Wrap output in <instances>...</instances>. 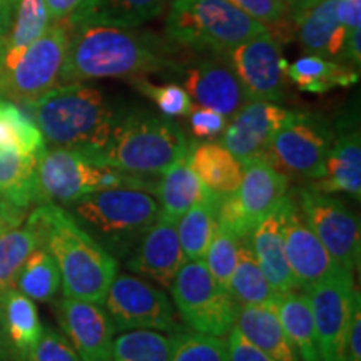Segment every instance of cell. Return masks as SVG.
<instances>
[{
	"label": "cell",
	"instance_id": "obj_1",
	"mask_svg": "<svg viewBox=\"0 0 361 361\" xmlns=\"http://www.w3.org/2000/svg\"><path fill=\"white\" fill-rule=\"evenodd\" d=\"M64 24V22H62ZM67 27V52L59 84L106 78H137L178 71L169 40L139 27L75 22Z\"/></svg>",
	"mask_w": 361,
	"mask_h": 361
},
{
	"label": "cell",
	"instance_id": "obj_2",
	"mask_svg": "<svg viewBox=\"0 0 361 361\" xmlns=\"http://www.w3.org/2000/svg\"><path fill=\"white\" fill-rule=\"evenodd\" d=\"M32 214L42 229V245L61 271L64 296L102 305L117 276V259L80 228L66 207L44 202L34 207Z\"/></svg>",
	"mask_w": 361,
	"mask_h": 361
},
{
	"label": "cell",
	"instance_id": "obj_3",
	"mask_svg": "<svg viewBox=\"0 0 361 361\" xmlns=\"http://www.w3.org/2000/svg\"><path fill=\"white\" fill-rule=\"evenodd\" d=\"M42 133L45 144L97 151L106 144L121 111L101 89L84 82L59 84L22 104Z\"/></svg>",
	"mask_w": 361,
	"mask_h": 361
},
{
	"label": "cell",
	"instance_id": "obj_4",
	"mask_svg": "<svg viewBox=\"0 0 361 361\" xmlns=\"http://www.w3.org/2000/svg\"><path fill=\"white\" fill-rule=\"evenodd\" d=\"M188 149L186 134L173 117L147 111H121L106 144L89 152L114 169L159 178Z\"/></svg>",
	"mask_w": 361,
	"mask_h": 361
},
{
	"label": "cell",
	"instance_id": "obj_5",
	"mask_svg": "<svg viewBox=\"0 0 361 361\" xmlns=\"http://www.w3.org/2000/svg\"><path fill=\"white\" fill-rule=\"evenodd\" d=\"M72 218L111 256L126 259L144 231L157 219L159 202L151 192L109 188L66 206Z\"/></svg>",
	"mask_w": 361,
	"mask_h": 361
},
{
	"label": "cell",
	"instance_id": "obj_6",
	"mask_svg": "<svg viewBox=\"0 0 361 361\" xmlns=\"http://www.w3.org/2000/svg\"><path fill=\"white\" fill-rule=\"evenodd\" d=\"M40 204L54 202L62 207L90 192L109 188H134L154 192L157 179L144 178L102 164L85 149L45 147L37 161Z\"/></svg>",
	"mask_w": 361,
	"mask_h": 361
},
{
	"label": "cell",
	"instance_id": "obj_7",
	"mask_svg": "<svg viewBox=\"0 0 361 361\" xmlns=\"http://www.w3.org/2000/svg\"><path fill=\"white\" fill-rule=\"evenodd\" d=\"M266 30L228 0H174L166 19L171 44L211 54H224Z\"/></svg>",
	"mask_w": 361,
	"mask_h": 361
},
{
	"label": "cell",
	"instance_id": "obj_8",
	"mask_svg": "<svg viewBox=\"0 0 361 361\" xmlns=\"http://www.w3.org/2000/svg\"><path fill=\"white\" fill-rule=\"evenodd\" d=\"M169 290L176 313L192 331L224 338L236 323V301L211 276L204 259L184 261Z\"/></svg>",
	"mask_w": 361,
	"mask_h": 361
},
{
	"label": "cell",
	"instance_id": "obj_9",
	"mask_svg": "<svg viewBox=\"0 0 361 361\" xmlns=\"http://www.w3.org/2000/svg\"><path fill=\"white\" fill-rule=\"evenodd\" d=\"M333 128L324 117L290 111L271 139L264 157L288 178L319 180L326 171Z\"/></svg>",
	"mask_w": 361,
	"mask_h": 361
},
{
	"label": "cell",
	"instance_id": "obj_10",
	"mask_svg": "<svg viewBox=\"0 0 361 361\" xmlns=\"http://www.w3.org/2000/svg\"><path fill=\"white\" fill-rule=\"evenodd\" d=\"M104 310L111 316L116 331L154 329L174 335L186 328L162 288L135 274H119L111 283L104 298Z\"/></svg>",
	"mask_w": 361,
	"mask_h": 361
},
{
	"label": "cell",
	"instance_id": "obj_11",
	"mask_svg": "<svg viewBox=\"0 0 361 361\" xmlns=\"http://www.w3.org/2000/svg\"><path fill=\"white\" fill-rule=\"evenodd\" d=\"M301 214L322 245L341 268H360L361 231L360 219L340 197L323 192L308 184L293 189Z\"/></svg>",
	"mask_w": 361,
	"mask_h": 361
},
{
	"label": "cell",
	"instance_id": "obj_12",
	"mask_svg": "<svg viewBox=\"0 0 361 361\" xmlns=\"http://www.w3.org/2000/svg\"><path fill=\"white\" fill-rule=\"evenodd\" d=\"M288 191L290 178L264 156L243 162L241 183L221 200L218 221L239 239L247 238Z\"/></svg>",
	"mask_w": 361,
	"mask_h": 361
},
{
	"label": "cell",
	"instance_id": "obj_13",
	"mask_svg": "<svg viewBox=\"0 0 361 361\" xmlns=\"http://www.w3.org/2000/svg\"><path fill=\"white\" fill-rule=\"evenodd\" d=\"M67 27L52 22L40 37L0 75V97L27 104L59 85L67 52Z\"/></svg>",
	"mask_w": 361,
	"mask_h": 361
},
{
	"label": "cell",
	"instance_id": "obj_14",
	"mask_svg": "<svg viewBox=\"0 0 361 361\" xmlns=\"http://www.w3.org/2000/svg\"><path fill=\"white\" fill-rule=\"evenodd\" d=\"M313 314L322 361H341L343 341L358 288L353 271L338 268L322 281L301 290Z\"/></svg>",
	"mask_w": 361,
	"mask_h": 361
},
{
	"label": "cell",
	"instance_id": "obj_15",
	"mask_svg": "<svg viewBox=\"0 0 361 361\" xmlns=\"http://www.w3.org/2000/svg\"><path fill=\"white\" fill-rule=\"evenodd\" d=\"M250 101L281 102L288 92V62L276 34L261 32L226 51Z\"/></svg>",
	"mask_w": 361,
	"mask_h": 361
},
{
	"label": "cell",
	"instance_id": "obj_16",
	"mask_svg": "<svg viewBox=\"0 0 361 361\" xmlns=\"http://www.w3.org/2000/svg\"><path fill=\"white\" fill-rule=\"evenodd\" d=\"M57 322L80 361H109L116 328L102 305L61 298L54 305Z\"/></svg>",
	"mask_w": 361,
	"mask_h": 361
},
{
	"label": "cell",
	"instance_id": "obj_17",
	"mask_svg": "<svg viewBox=\"0 0 361 361\" xmlns=\"http://www.w3.org/2000/svg\"><path fill=\"white\" fill-rule=\"evenodd\" d=\"M283 233L284 251L300 291L341 268L305 221L291 191L286 194Z\"/></svg>",
	"mask_w": 361,
	"mask_h": 361
},
{
	"label": "cell",
	"instance_id": "obj_18",
	"mask_svg": "<svg viewBox=\"0 0 361 361\" xmlns=\"http://www.w3.org/2000/svg\"><path fill=\"white\" fill-rule=\"evenodd\" d=\"M184 89L197 107L219 112L228 121L250 102L226 54H213L189 67Z\"/></svg>",
	"mask_w": 361,
	"mask_h": 361
},
{
	"label": "cell",
	"instance_id": "obj_19",
	"mask_svg": "<svg viewBox=\"0 0 361 361\" xmlns=\"http://www.w3.org/2000/svg\"><path fill=\"white\" fill-rule=\"evenodd\" d=\"M184 261L186 258L180 247L176 224L157 218L124 259V266L135 276L156 283V286L162 290H169Z\"/></svg>",
	"mask_w": 361,
	"mask_h": 361
},
{
	"label": "cell",
	"instance_id": "obj_20",
	"mask_svg": "<svg viewBox=\"0 0 361 361\" xmlns=\"http://www.w3.org/2000/svg\"><path fill=\"white\" fill-rule=\"evenodd\" d=\"M290 109L271 101H250L229 119L221 144L236 159L246 162L264 156L271 139L284 123Z\"/></svg>",
	"mask_w": 361,
	"mask_h": 361
},
{
	"label": "cell",
	"instance_id": "obj_21",
	"mask_svg": "<svg viewBox=\"0 0 361 361\" xmlns=\"http://www.w3.org/2000/svg\"><path fill=\"white\" fill-rule=\"evenodd\" d=\"M310 184L323 192H343L361 200V134L353 117L341 119L333 129L326 171L322 179Z\"/></svg>",
	"mask_w": 361,
	"mask_h": 361
},
{
	"label": "cell",
	"instance_id": "obj_22",
	"mask_svg": "<svg viewBox=\"0 0 361 361\" xmlns=\"http://www.w3.org/2000/svg\"><path fill=\"white\" fill-rule=\"evenodd\" d=\"M288 194V192H286ZM286 194L278 202L259 224L250 234L251 247L255 251L261 271L268 279L274 291L286 293L298 290L296 279L293 276L290 263H288L286 251H284V206H286Z\"/></svg>",
	"mask_w": 361,
	"mask_h": 361
},
{
	"label": "cell",
	"instance_id": "obj_23",
	"mask_svg": "<svg viewBox=\"0 0 361 361\" xmlns=\"http://www.w3.org/2000/svg\"><path fill=\"white\" fill-rule=\"evenodd\" d=\"M42 329L35 301L16 288L0 291V335L8 361L29 360Z\"/></svg>",
	"mask_w": 361,
	"mask_h": 361
},
{
	"label": "cell",
	"instance_id": "obj_24",
	"mask_svg": "<svg viewBox=\"0 0 361 361\" xmlns=\"http://www.w3.org/2000/svg\"><path fill=\"white\" fill-rule=\"evenodd\" d=\"M305 52L341 62L346 29L338 19L336 0H318L295 19Z\"/></svg>",
	"mask_w": 361,
	"mask_h": 361
},
{
	"label": "cell",
	"instance_id": "obj_25",
	"mask_svg": "<svg viewBox=\"0 0 361 361\" xmlns=\"http://www.w3.org/2000/svg\"><path fill=\"white\" fill-rule=\"evenodd\" d=\"M209 194L213 192L201 183V179L194 173L186 152L157 178L154 191V196L159 202L157 218L178 224V221L183 218L189 207L204 200Z\"/></svg>",
	"mask_w": 361,
	"mask_h": 361
},
{
	"label": "cell",
	"instance_id": "obj_26",
	"mask_svg": "<svg viewBox=\"0 0 361 361\" xmlns=\"http://www.w3.org/2000/svg\"><path fill=\"white\" fill-rule=\"evenodd\" d=\"M243 336L278 361H300L279 319L276 303L268 306H238L236 323Z\"/></svg>",
	"mask_w": 361,
	"mask_h": 361
},
{
	"label": "cell",
	"instance_id": "obj_27",
	"mask_svg": "<svg viewBox=\"0 0 361 361\" xmlns=\"http://www.w3.org/2000/svg\"><path fill=\"white\" fill-rule=\"evenodd\" d=\"M189 164L211 192L224 197L241 183L243 164L221 142L189 144Z\"/></svg>",
	"mask_w": 361,
	"mask_h": 361
},
{
	"label": "cell",
	"instance_id": "obj_28",
	"mask_svg": "<svg viewBox=\"0 0 361 361\" xmlns=\"http://www.w3.org/2000/svg\"><path fill=\"white\" fill-rule=\"evenodd\" d=\"M52 24L44 0H17L0 42V75Z\"/></svg>",
	"mask_w": 361,
	"mask_h": 361
},
{
	"label": "cell",
	"instance_id": "obj_29",
	"mask_svg": "<svg viewBox=\"0 0 361 361\" xmlns=\"http://www.w3.org/2000/svg\"><path fill=\"white\" fill-rule=\"evenodd\" d=\"M168 0H84L64 24L96 22L139 27L164 11Z\"/></svg>",
	"mask_w": 361,
	"mask_h": 361
},
{
	"label": "cell",
	"instance_id": "obj_30",
	"mask_svg": "<svg viewBox=\"0 0 361 361\" xmlns=\"http://www.w3.org/2000/svg\"><path fill=\"white\" fill-rule=\"evenodd\" d=\"M286 75L298 89L311 94H324L336 87H350L360 79L358 69L355 67L311 54L288 64Z\"/></svg>",
	"mask_w": 361,
	"mask_h": 361
},
{
	"label": "cell",
	"instance_id": "obj_31",
	"mask_svg": "<svg viewBox=\"0 0 361 361\" xmlns=\"http://www.w3.org/2000/svg\"><path fill=\"white\" fill-rule=\"evenodd\" d=\"M276 311L300 361H322L313 314L305 293L300 290L279 293Z\"/></svg>",
	"mask_w": 361,
	"mask_h": 361
},
{
	"label": "cell",
	"instance_id": "obj_32",
	"mask_svg": "<svg viewBox=\"0 0 361 361\" xmlns=\"http://www.w3.org/2000/svg\"><path fill=\"white\" fill-rule=\"evenodd\" d=\"M37 161L13 149L0 147V194L24 211L40 204L35 174Z\"/></svg>",
	"mask_w": 361,
	"mask_h": 361
},
{
	"label": "cell",
	"instance_id": "obj_33",
	"mask_svg": "<svg viewBox=\"0 0 361 361\" xmlns=\"http://www.w3.org/2000/svg\"><path fill=\"white\" fill-rule=\"evenodd\" d=\"M229 295L238 306H268L276 303L278 293L271 288L261 271L251 247L250 236L239 239L238 263L229 281Z\"/></svg>",
	"mask_w": 361,
	"mask_h": 361
},
{
	"label": "cell",
	"instance_id": "obj_34",
	"mask_svg": "<svg viewBox=\"0 0 361 361\" xmlns=\"http://www.w3.org/2000/svg\"><path fill=\"white\" fill-rule=\"evenodd\" d=\"M221 200L223 197L218 196V194H209L204 200L189 207L176 224L180 247H183L186 261L202 259L206 256L214 229L218 226Z\"/></svg>",
	"mask_w": 361,
	"mask_h": 361
},
{
	"label": "cell",
	"instance_id": "obj_35",
	"mask_svg": "<svg viewBox=\"0 0 361 361\" xmlns=\"http://www.w3.org/2000/svg\"><path fill=\"white\" fill-rule=\"evenodd\" d=\"M40 245L42 229L32 213L20 224L0 231V291L13 288V281L22 264Z\"/></svg>",
	"mask_w": 361,
	"mask_h": 361
},
{
	"label": "cell",
	"instance_id": "obj_36",
	"mask_svg": "<svg viewBox=\"0 0 361 361\" xmlns=\"http://www.w3.org/2000/svg\"><path fill=\"white\" fill-rule=\"evenodd\" d=\"M61 271L44 245L35 247L17 273L13 288L37 303H52L61 291Z\"/></svg>",
	"mask_w": 361,
	"mask_h": 361
},
{
	"label": "cell",
	"instance_id": "obj_37",
	"mask_svg": "<svg viewBox=\"0 0 361 361\" xmlns=\"http://www.w3.org/2000/svg\"><path fill=\"white\" fill-rule=\"evenodd\" d=\"M171 335L154 329H130L114 340L109 361H169Z\"/></svg>",
	"mask_w": 361,
	"mask_h": 361
},
{
	"label": "cell",
	"instance_id": "obj_38",
	"mask_svg": "<svg viewBox=\"0 0 361 361\" xmlns=\"http://www.w3.org/2000/svg\"><path fill=\"white\" fill-rule=\"evenodd\" d=\"M169 361H231L226 340L189 328L171 335Z\"/></svg>",
	"mask_w": 361,
	"mask_h": 361
},
{
	"label": "cell",
	"instance_id": "obj_39",
	"mask_svg": "<svg viewBox=\"0 0 361 361\" xmlns=\"http://www.w3.org/2000/svg\"><path fill=\"white\" fill-rule=\"evenodd\" d=\"M239 238L231 229H228L218 221L213 239L206 251V266L209 269L211 276L216 279L223 290L229 293V281H231L233 271L238 263Z\"/></svg>",
	"mask_w": 361,
	"mask_h": 361
},
{
	"label": "cell",
	"instance_id": "obj_40",
	"mask_svg": "<svg viewBox=\"0 0 361 361\" xmlns=\"http://www.w3.org/2000/svg\"><path fill=\"white\" fill-rule=\"evenodd\" d=\"M130 84L134 85L142 96H146L149 101L154 102V106L166 117H183L189 116L194 109V104L186 92V89L178 84H164L156 85L151 84L144 75L130 78Z\"/></svg>",
	"mask_w": 361,
	"mask_h": 361
},
{
	"label": "cell",
	"instance_id": "obj_41",
	"mask_svg": "<svg viewBox=\"0 0 361 361\" xmlns=\"http://www.w3.org/2000/svg\"><path fill=\"white\" fill-rule=\"evenodd\" d=\"M228 2L250 16L251 19L258 20L268 30H271V27H279L286 24L288 20H293L283 0H228Z\"/></svg>",
	"mask_w": 361,
	"mask_h": 361
},
{
	"label": "cell",
	"instance_id": "obj_42",
	"mask_svg": "<svg viewBox=\"0 0 361 361\" xmlns=\"http://www.w3.org/2000/svg\"><path fill=\"white\" fill-rule=\"evenodd\" d=\"M27 361H80L69 340L54 328H44Z\"/></svg>",
	"mask_w": 361,
	"mask_h": 361
},
{
	"label": "cell",
	"instance_id": "obj_43",
	"mask_svg": "<svg viewBox=\"0 0 361 361\" xmlns=\"http://www.w3.org/2000/svg\"><path fill=\"white\" fill-rule=\"evenodd\" d=\"M189 117V128L194 137L214 139L224 133L228 119L219 112L206 109V107H194Z\"/></svg>",
	"mask_w": 361,
	"mask_h": 361
},
{
	"label": "cell",
	"instance_id": "obj_44",
	"mask_svg": "<svg viewBox=\"0 0 361 361\" xmlns=\"http://www.w3.org/2000/svg\"><path fill=\"white\" fill-rule=\"evenodd\" d=\"M341 361H361V296L360 290L355 296L350 322L343 341Z\"/></svg>",
	"mask_w": 361,
	"mask_h": 361
},
{
	"label": "cell",
	"instance_id": "obj_45",
	"mask_svg": "<svg viewBox=\"0 0 361 361\" xmlns=\"http://www.w3.org/2000/svg\"><path fill=\"white\" fill-rule=\"evenodd\" d=\"M226 346L231 361H278L247 341L236 326H233L226 335Z\"/></svg>",
	"mask_w": 361,
	"mask_h": 361
},
{
	"label": "cell",
	"instance_id": "obj_46",
	"mask_svg": "<svg viewBox=\"0 0 361 361\" xmlns=\"http://www.w3.org/2000/svg\"><path fill=\"white\" fill-rule=\"evenodd\" d=\"M336 13L346 34L361 29V0H336Z\"/></svg>",
	"mask_w": 361,
	"mask_h": 361
},
{
	"label": "cell",
	"instance_id": "obj_47",
	"mask_svg": "<svg viewBox=\"0 0 361 361\" xmlns=\"http://www.w3.org/2000/svg\"><path fill=\"white\" fill-rule=\"evenodd\" d=\"M84 0H44L52 22H64L82 6Z\"/></svg>",
	"mask_w": 361,
	"mask_h": 361
},
{
	"label": "cell",
	"instance_id": "obj_48",
	"mask_svg": "<svg viewBox=\"0 0 361 361\" xmlns=\"http://www.w3.org/2000/svg\"><path fill=\"white\" fill-rule=\"evenodd\" d=\"M27 211L20 209V207L13 206L12 202H8L6 197L0 194V224L12 228V226L20 224L25 219Z\"/></svg>",
	"mask_w": 361,
	"mask_h": 361
},
{
	"label": "cell",
	"instance_id": "obj_49",
	"mask_svg": "<svg viewBox=\"0 0 361 361\" xmlns=\"http://www.w3.org/2000/svg\"><path fill=\"white\" fill-rule=\"evenodd\" d=\"M284 4H286L288 11L291 13V19L295 22V19L300 13H303L306 8L313 6V4L318 2V0H283Z\"/></svg>",
	"mask_w": 361,
	"mask_h": 361
},
{
	"label": "cell",
	"instance_id": "obj_50",
	"mask_svg": "<svg viewBox=\"0 0 361 361\" xmlns=\"http://www.w3.org/2000/svg\"><path fill=\"white\" fill-rule=\"evenodd\" d=\"M12 12H13V6L11 0H0V27L4 29V32H6L8 22H11Z\"/></svg>",
	"mask_w": 361,
	"mask_h": 361
},
{
	"label": "cell",
	"instance_id": "obj_51",
	"mask_svg": "<svg viewBox=\"0 0 361 361\" xmlns=\"http://www.w3.org/2000/svg\"><path fill=\"white\" fill-rule=\"evenodd\" d=\"M0 361H8V356H7L6 346H4V340H2V335H0Z\"/></svg>",
	"mask_w": 361,
	"mask_h": 361
},
{
	"label": "cell",
	"instance_id": "obj_52",
	"mask_svg": "<svg viewBox=\"0 0 361 361\" xmlns=\"http://www.w3.org/2000/svg\"><path fill=\"white\" fill-rule=\"evenodd\" d=\"M4 34H6V32H4V29H2V27H0V42H2V37H4Z\"/></svg>",
	"mask_w": 361,
	"mask_h": 361
},
{
	"label": "cell",
	"instance_id": "obj_53",
	"mask_svg": "<svg viewBox=\"0 0 361 361\" xmlns=\"http://www.w3.org/2000/svg\"><path fill=\"white\" fill-rule=\"evenodd\" d=\"M4 229H7V226H4V224H0V231H4Z\"/></svg>",
	"mask_w": 361,
	"mask_h": 361
},
{
	"label": "cell",
	"instance_id": "obj_54",
	"mask_svg": "<svg viewBox=\"0 0 361 361\" xmlns=\"http://www.w3.org/2000/svg\"><path fill=\"white\" fill-rule=\"evenodd\" d=\"M11 2H12V6H13V7H16V4H17V0H11Z\"/></svg>",
	"mask_w": 361,
	"mask_h": 361
}]
</instances>
